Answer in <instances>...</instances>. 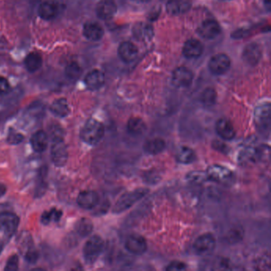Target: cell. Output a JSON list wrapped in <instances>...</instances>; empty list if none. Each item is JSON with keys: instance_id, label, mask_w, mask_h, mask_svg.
Returning a JSON list of instances; mask_svg holds the SVG:
<instances>
[{"instance_id": "obj_44", "label": "cell", "mask_w": 271, "mask_h": 271, "mask_svg": "<svg viewBox=\"0 0 271 271\" xmlns=\"http://www.w3.org/2000/svg\"><path fill=\"white\" fill-rule=\"evenodd\" d=\"M8 190V188H7L6 185L3 184V183L0 182V198L4 196L5 195V193Z\"/></svg>"}, {"instance_id": "obj_2", "label": "cell", "mask_w": 271, "mask_h": 271, "mask_svg": "<svg viewBox=\"0 0 271 271\" xmlns=\"http://www.w3.org/2000/svg\"><path fill=\"white\" fill-rule=\"evenodd\" d=\"M149 192L148 188H140L125 192L121 195L120 197L115 202L112 212L115 214H119L128 210L138 201H140L144 196H147Z\"/></svg>"}, {"instance_id": "obj_34", "label": "cell", "mask_w": 271, "mask_h": 271, "mask_svg": "<svg viewBox=\"0 0 271 271\" xmlns=\"http://www.w3.org/2000/svg\"><path fill=\"white\" fill-rule=\"evenodd\" d=\"M18 247L22 254L27 252V250L34 247L32 237L28 232H23L18 238Z\"/></svg>"}, {"instance_id": "obj_25", "label": "cell", "mask_w": 271, "mask_h": 271, "mask_svg": "<svg viewBox=\"0 0 271 271\" xmlns=\"http://www.w3.org/2000/svg\"><path fill=\"white\" fill-rule=\"evenodd\" d=\"M48 134L44 130L36 131L30 138V144L36 153H43L48 147Z\"/></svg>"}, {"instance_id": "obj_43", "label": "cell", "mask_w": 271, "mask_h": 271, "mask_svg": "<svg viewBox=\"0 0 271 271\" xmlns=\"http://www.w3.org/2000/svg\"><path fill=\"white\" fill-rule=\"evenodd\" d=\"M11 86L8 79L4 77H0V96L6 95L9 92Z\"/></svg>"}, {"instance_id": "obj_10", "label": "cell", "mask_w": 271, "mask_h": 271, "mask_svg": "<svg viewBox=\"0 0 271 271\" xmlns=\"http://www.w3.org/2000/svg\"><path fill=\"white\" fill-rule=\"evenodd\" d=\"M263 151L261 147L253 144L245 146L239 153V162L244 165L257 163L263 157Z\"/></svg>"}, {"instance_id": "obj_11", "label": "cell", "mask_w": 271, "mask_h": 271, "mask_svg": "<svg viewBox=\"0 0 271 271\" xmlns=\"http://www.w3.org/2000/svg\"><path fill=\"white\" fill-rule=\"evenodd\" d=\"M232 64L231 59L225 53H217L209 61V69L214 75H223L229 70Z\"/></svg>"}, {"instance_id": "obj_32", "label": "cell", "mask_w": 271, "mask_h": 271, "mask_svg": "<svg viewBox=\"0 0 271 271\" xmlns=\"http://www.w3.org/2000/svg\"><path fill=\"white\" fill-rule=\"evenodd\" d=\"M61 217H62V212L53 208L49 211H45L42 213L41 217V223L44 225H48L52 222H58Z\"/></svg>"}, {"instance_id": "obj_35", "label": "cell", "mask_w": 271, "mask_h": 271, "mask_svg": "<svg viewBox=\"0 0 271 271\" xmlns=\"http://www.w3.org/2000/svg\"><path fill=\"white\" fill-rule=\"evenodd\" d=\"M217 100V92L213 88L205 89L200 96L202 104L206 107H213Z\"/></svg>"}, {"instance_id": "obj_37", "label": "cell", "mask_w": 271, "mask_h": 271, "mask_svg": "<svg viewBox=\"0 0 271 271\" xmlns=\"http://www.w3.org/2000/svg\"><path fill=\"white\" fill-rule=\"evenodd\" d=\"M23 256L28 263L34 264L38 262V258H39V252L34 247L27 250V252H25L23 254Z\"/></svg>"}, {"instance_id": "obj_17", "label": "cell", "mask_w": 271, "mask_h": 271, "mask_svg": "<svg viewBox=\"0 0 271 271\" xmlns=\"http://www.w3.org/2000/svg\"><path fill=\"white\" fill-rule=\"evenodd\" d=\"M78 205L84 209H93L100 203V196L93 190H85L78 195Z\"/></svg>"}, {"instance_id": "obj_16", "label": "cell", "mask_w": 271, "mask_h": 271, "mask_svg": "<svg viewBox=\"0 0 271 271\" xmlns=\"http://www.w3.org/2000/svg\"><path fill=\"white\" fill-rule=\"evenodd\" d=\"M96 15L99 19L107 21L115 16L117 6L113 0H101L96 8Z\"/></svg>"}, {"instance_id": "obj_31", "label": "cell", "mask_w": 271, "mask_h": 271, "mask_svg": "<svg viewBox=\"0 0 271 271\" xmlns=\"http://www.w3.org/2000/svg\"><path fill=\"white\" fill-rule=\"evenodd\" d=\"M76 233L81 237L89 236L93 231V224L88 218H81L75 225Z\"/></svg>"}, {"instance_id": "obj_8", "label": "cell", "mask_w": 271, "mask_h": 271, "mask_svg": "<svg viewBox=\"0 0 271 271\" xmlns=\"http://www.w3.org/2000/svg\"><path fill=\"white\" fill-rule=\"evenodd\" d=\"M193 78L192 70L185 66H180L173 71L172 83L177 89H188L192 85Z\"/></svg>"}, {"instance_id": "obj_3", "label": "cell", "mask_w": 271, "mask_h": 271, "mask_svg": "<svg viewBox=\"0 0 271 271\" xmlns=\"http://www.w3.org/2000/svg\"><path fill=\"white\" fill-rule=\"evenodd\" d=\"M209 181L220 185L230 186L235 182V174L229 168L222 165L213 164L206 171Z\"/></svg>"}, {"instance_id": "obj_29", "label": "cell", "mask_w": 271, "mask_h": 271, "mask_svg": "<svg viewBox=\"0 0 271 271\" xmlns=\"http://www.w3.org/2000/svg\"><path fill=\"white\" fill-rule=\"evenodd\" d=\"M146 122L140 117H131L127 121L126 129L132 136H141L147 130Z\"/></svg>"}, {"instance_id": "obj_36", "label": "cell", "mask_w": 271, "mask_h": 271, "mask_svg": "<svg viewBox=\"0 0 271 271\" xmlns=\"http://www.w3.org/2000/svg\"><path fill=\"white\" fill-rule=\"evenodd\" d=\"M187 178L190 182L196 183V184H197V183L198 184H201L205 181H209L206 173L200 171L191 172L190 173H188Z\"/></svg>"}, {"instance_id": "obj_38", "label": "cell", "mask_w": 271, "mask_h": 271, "mask_svg": "<svg viewBox=\"0 0 271 271\" xmlns=\"http://www.w3.org/2000/svg\"><path fill=\"white\" fill-rule=\"evenodd\" d=\"M19 258L18 254H13L8 258L6 266L4 268L5 271H16L19 269Z\"/></svg>"}, {"instance_id": "obj_21", "label": "cell", "mask_w": 271, "mask_h": 271, "mask_svg": "<svg viewBox=\"0 0 271 271\" xmlns=\"http://www.w3.org/2000/svg\"><path fill=\"white\" fill-rule=\"evenodd\" d=\"M104 83H105V76L100 70H93L85 76V85L90 90H98L103 87Z\"/></svg>"}, {"instance_id": "obj_12", "label": "cell", "mask_w": 271, "mask_h": 271, "mask_svg": "<svg viewBox=\"0 0 271 271\" xmlns=\"http://www.w3.org/2000/svg\"><path fill=\"white\" fill-rule=\"evenodd\" d=\"M125 247L129 252L136 255H141L147 252L148 245L145 238L139 234H132L126 238Z\"/></svg>"}, {"instance_id": "obj_30", "label": "cell", "mask_w": 271, "mask_h": 271, "mask_svg": "<svg viewBox=\"0 0 271 271\" xmlns=\"http://www.w3.org/2000/svg\"><path fill=\"white\" fill-rule=\"evenodd\" d=\"M24 64L25 67L30 73H35L42 67V56L36 52H31L25 58Z\"/></svg>"}, {"instance_id": "obj_1", "label": "cell", "mask_w": 271, "mask_h": 271, "mask_svg": "<svg viewBox=\"0 0 271 271\" xmlns=\"http://www.w3.org/2000/svg\"><path fill=\"white\" fill-rule=\"evenodd\" d=\"M105 128L101 122L95 119L87 120L80 132L81 140L87 144L95 146L104 138Z\"/></svg>"}, {"instance_id": "obj_24", "label": "cell", "mask_w": 271, "mask_h": 271, "mask_svg": "<svg viewBox=\"0 0 271 271\" xmlns=\"http://www.w3.org/2000/svg\"><path fill=\"white\" fill-rule=\"evenodd\" d=\"M190 8L191 3L189 0H167L166 1V12L170 15H183L186 13Z\"/></svg>"}, {"instance_id": "obj_19", "label": "cell", "mask_w": 271, "mask_h": 271, "mask_svg": "<svg viewBox=\"0 0 271 271\" xmlns=\"http://www.w3.org/2000/svg\"><path fill=\"white\" fill-rule=\"evenodd\" d=\"M183 54L188 59L200 57L204 53V45L199 40L191 38L183 46Z\"/></svg>"}, {"instance_id": "obj_13", "label": "cell", "mask_w": 271, "mask_h": 271, "mask_svg": "<svg viewBox=\"0 0 271 271\" xmlns=\"http://www.w3.org/2000/svg\"><path fill=\"white\" fill-rule=\"evenodd\" d=\"M262 50L258 44L251 42L245 46L243 51V60L250 66H255L262 59Z\"/></svg>"}, {"instance_id": "obj_18", "label": "cell", "mask_w": 271, "mask_h": 271, "mask_svg": "<svg viewBox=\"0 0 271 271\" xmlns=\"http://www.w3.org/2000/svg\"><path fill=\"white\" fill-rule=\"evenodd\" d=\"M132 33L136 39L140 42H149L155 35L151 25L143 22L136 23L132 29Z\"/></svg>"}, {"instance_id": "obj_7", "label": "cell", "mask_w": 271, "mask_h": 271, "mask_svg": "<svg viewBox=\"0 0 271 271\" xmlns=\"http://www.w3.org/2000/svg\"><path fill=\"white\" fill-rule=\"evenodd\" d=\"M20 220L15 213L5 210L0 212V232L7 236H13L17 232Z\"/></svg>"}, {"instance_id": "obj_20", "label": "cell", "mask_w": 271, "mask_h": 271, "mask_svg": "<svg viewBox=\"0 0 271 271\" xmlns=\"http://www.w3.org/2000/svg\"><path fill=\"white\" fill-rule=\"evenodd\" d=\"M139 49L134 44L130 42H123L118 48V55L122 61L130 63L137 58Z\"/></svg>"}, {"instance_id": "obj_47", "label": "cell", "mask_w": 271, "mask_h": 271, "mask_svg": "<svg viewBox=\"0 0 271 271\" xmlns=\"http://www.w3.org/2000/svg\"><path fill=\"white\" fill-rule=\"evenodd\" d=\"M3 248H4V244H3V242L0 239V254L2 252Z\"/></svg>"}, {"instance_id": "obj_6", "label": "cell", "mask_w": 271, "mask_h": 271, "mask_svg": "<svg viewBox=\"0 0 271 271\" xmlns=\"http://www.w3.org/2000/svg\"><path fill=\"white\" fill-rule=\"evenodd\" d=\"M50 155L51 160L55 166L62 167L65 166L68 161L69 153L63 138L52 140Z\"/></svg>"}, {"instance_id": "obj_5", "label": "cell", "mask_w": 271, "mask_h": 271, "mask_svg": "<svg viewBox=\"0 0 271 271\" xmlns=\"http://www.w3.org/2000/svg\"><path fill=\"white\" fill-rule=\"evenodd\" d=\"M254 122L262 134H269L271 125V107L269 102L257 106L254 112Z\"/></svg>"}, {"instance_id": "obj_22", "label": "cell", "mask_w": 271, "mask_h": 271, "mask_svg": "<svg viewBox=\"0 0 271 271\" xmlns=\"http://www.w3.org/2000/svg\"><path fill=\"white\" fill-rule=\"evenodd\" d=\"M83 34L87 39L92 42L100 41L104 34V30L101 25L94 22L85 23L83 27Z\"/></svg>"}, {"instance_id": "obj_9", "label": "cell", "mask_w": 271, "mask_h": 271, "mask_svg": "<svg viewBox=\"0 0 271 271\" xmlns=\"http://www.w3.org/2000/svg\"><path fill=\"white\" fill-rule=\"evenodd\" d=\"M217 247V239L211 233L203 234L195 240L193 249L200 255L211 254Z\"/></svg>"}, {"instance_id": "obj_40", "label": "cell", "mask_w": 271, "mask_h": 271, "mask_svg": "<svg viewBox=\"0 0 271 271\" xmlns=\"http://www.w3.org/2000/svg\"><path fill=\"white\" fill-rule=\"evenodd\" d=\"M187 269V265L185 262L174 260L172 261L169 265L166 266V269L168 271H182Z\"/></svg>"}, {"instance_id": "obj_23", "label": "cell", "mask_w": 271, "mask_h": 271, "mask_svg": "<svg viewBox=\"0 0 271 271\" xmlns=\"http://www.w3.org/2000/svg\"><path fill=\"white\" fill-rule=\"evenodd\" d=\"M58 12V5L53 1H45L42 3L38 10L39 17L46 21H49L57 17Z\"/></svg>"}, {"instance_id": "obj_26", "label": "cell", "mask_w": 271, "mask_h": 271, "mask_svg": "<svg viewBox=\"0 0 271 271\" xmlns=\"http://www.w3.org/2000/svg\"><path fill=\"white\" fill-rule=\"evenodd\" d=\"M166 143L162 138H154L147 140L143 146V150L147 154L152 155H158L166 149Z\"/></svg>"}, {"instance_id": "obj_28", "label": "cell", "mask_w": 271, "mask_h": 271, "mask_svg": "<svg viewBox=\"0 0 271 271\" xmlns=\"http://www.w3.org/2000/svg\"><path fill=\"white\" fill-rule=\"evenodd\" d=\"M51 112L53 115L60 118L68 116L70 113V107L67 100L64 98H59L55 100L49 107Z\"/></svg>"}, {"instance_id": "obj_27", "label": "cell", "mask_w": 271, "mask_h": 271, "mask_svg": "<svg viewBox=\"0 0 271 271\" xmlns=\"http://www.w3.org/2000/svg\"><path fill=\"white\" fill-rule=\"evenodd\" d=\"M176 160L181 164H191L196 159V152L190 147L181 146L176 152Z\"/></svg>"}, {"instance_id": "obj_4", "label": "cell", "mask_w": 271, "mask_h": 271, "mask_svg": "<svg viewBox=\"0 0 271 271\" xmlns=\"http://www.w3.org/2000/svg\"><path fill=\"white\" fill-rule=\"evenodd\" d=\"M104 248V239L98 235L91 236L84 246L83 255L85 262L89 265L95 263L103 252Z\"/></svg>"}, {"instance_id": "obj_14", "label": "cell", "mask_w": 271, "mask_h": 271, "mask_svg": "<svg viewBox=\"0 0 271 271\" xmlns=\"http://www.w3.org/2000/svg\"><path fill=\"white\" fill-rule=\"evenodd\" d=\"M221 26L218 22L213 19H208L202 22L197 29V33L204 39L213 40L221 34Z\"/></svg>"}, {"instance_id": "obj_41", "label": "cell", "mask_w": 271, "mask_h": 271, "mask_svg": "<svg viewBox=\"0 0 271 271\" xmlns=\"http://www.w3.org/2000/svg\"><path fill=\"white\" fill-rule=\"evenodd\" d=\"M214 269H232V264L230 260L226 258H220L216 262V265L213 268Z\"/></svg>"}, {"instance_id": "obj_33", "label": "cell", "mask_w": 271, "mask_h": 271, "mask_svg": "<svg viewBox=\"0 0 271 271\" xmlns=\"http://www.w3.org/2000/svg\"><path fill=\"white\" fill-rule=\"evenodd\" d=\"M83 70L81 65L76 61H72L66 65L64 74L70 80H78L81 78Z\"/></svg>"}, {"instance_id": "obj_39", "label": "cell", "mask_w": 271, "mask_h": 271, "mask_svg": "<svg viewBox=\"0 0 271 271\" xmlns=\"http://www.w3.org/2000/svg\"><path fill=\"white\" fill-rule=\"evenodd\" d=\"M24 140V136L16 131H11L8 134L7 141L11 145H18Z\"/></svg>"}, {"instance_id": "obj_15", "label": "cell", "mask_w": 271, "mask_h": 271, "mask_svg": "<svg viewBox=\"0 0 271 271\" xmlns=\"http://www.w3.org/2000/svg\"><path fill=\"white\" fill-rule=\"evenodd\" d=\"M217 134L226 141H231L236 138V131L232 122L226 118H221L216 123Z\"/></svg>"}, {"instance_id": "obj_46", "label": "cell", "mask_w": 271, "mask_h": 271, "mask_svg": "<svg viewBox=\"0 0 271 271\" xmlns=\"http://www.w3.org/2000/svg\"><path fill=\"white\" fill-rule=\"evenodd\" d=\"M136 2L141 3V4H145V3H148L151 1V0H136Z\"/></svg>"}, {"instance_id": "obj_45", "label": "cell", "mask_w": 271, "mask_h": 271, "mask_svg": "<svg viewBox=\"0 0 271 271\" xmlns=\"http://www.w3.org/2000/svg\"><path fill=\"white\" fill-rule=\"evenodd\" d=\"M265 5L267 8H270V0H265Z\"/></svg>"}, {"instance_id": "obj_42", "label": "cell", "mask_w": 271, "mask_h": 271, "mask_svg": "<svg viewBox=\"0 0 271 271\" xmlns=\"http://www.w3.org/2000/svg\"><path fill=\"white\" fill-rule=\"evenodd\" d=\"M49 133H50L51 140H55V139H60V138L64 139V130L59 125H54V126H51Z\"/></svg>"}]
</instances>
